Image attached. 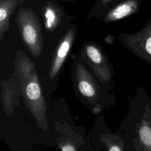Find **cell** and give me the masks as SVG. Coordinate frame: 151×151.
<instances>
[{
	"mask_svg": "<svg viewBox=\"0 0 151 151\" xmlns=\"http://www.w3.org/2000/svg\"><path fill=\"white\" fill-rule=\"evenodd\" d=\"M25 103L39 126L46 130V103L39 83L34 64L27 57L21 58L18 65Z\"/></svg>",
	"mask_w": 151,
	"mask_h": 151,
	"instance_id": "6da1fadb",
	"label": "cell"
},
{
	"mask_svg": "<svg viewBox=\"0 0 151 151\" xmlns=\"http://www.w3.org/2000/svg\"><path fill=\"white\" fill-rule=\"evenodd\" d=\"M15 21L29 51L35 57H39L42 50V27L39 17L31 8L21 7L16 14Z\"/></svg>",
	"mask_w": 151,
	"mask_h": 151,
	"instance_id": "7a4b0ae2",
	"label": "cell"
},
{
	"mask_svg": "<svg viewBox=\"0 0 151 151\" xmlns=\"http://www.w3.org/2000/svg\"><path fill=\"white\" fill-rule=\"evenodd\" d=\"M75 35V31L71 28L63 37L59 44L50 70V77L54 78L59 72L71 48Z\"/></svg>",
	"mask_w": 151,
	"mask_h": 151,
	"instance_id": "3957f363",
	"label": "cell"
},
{
	"mask_svg": "<svg viewBox=\"0 0 151 151\" xmlns=\"http://www.w3.org/2000/svg\"><path fill=\"white\" fill-rule=\"evenodd\" d=\"M77 80L78 89L84 97L97 99L99 93L96 83L81 64H78L77 67Z\"/></svg>",
	"mask_w": 151,
	"mask_h": 151,
	"instance_id": "277c9868",
	"label": "cell"
},
{
	"mask_svg": "<svg viewBox=\"0 0 151 151\" xmlns=\"http://www.w3.org/2000/svg\"><path fill=\"white\" fill-rule=\"evenodd\" d=\"M25 0H0V39L9 29L10 18L15 9Z\"/></svg>",
	"mask_w": 151,
	"mask_h": 151,
	"instance_id": "5b68a950",
	"label": "cell"
},
{
	"mask_svg": "<svg viewBox=\"0 0 151 151\" xmlns=\"http://www.w3.org/2000/svg\"><path fill=\"white\" fill-rule=\"evenodd\" d=\"M42 12L44 18V25L47 31H54L60 24L62 18V11L55 4L48 2L44 4Z\"/></svg>",
	"mask_w": 151,
	"mask_h": 151,
	"instance_id": "8992f818",
	"label": "cell"
},
{
	"mask_svg": "<svg viewBox=\"0 0 151 151\" xmlns=\"http://www.w3.org/2000/svg\"><path fill=\"white\" fill-rule=\"evenodd\" d=\"M136 8V2L127 0L110 8L104 14L103 21L111 22L122 19L131 14Z\"/></svg>",
	"mask_w": 151,
	"mask_h": 151,
	"instance_id": "52a82bcc",
	"label": "cell"
},
{
	"mask_svg": "<svg viewBox=\"0 0 151 151\" xmlns=\"http://www.w3.org/2000/svg\"><path fill=\"white\" fill-rule=\"evenodd\" d=\"M85 50L86 55L90 61L91 63L90 65L93 66L96 64L97 67H98V65H100L101 66L104 65V63H105V58L103 53L99 47L93 44H87L85 47ZM97 70H96V72Z\"/></svg>",
	"mask_w": 151,
	"mask_h": 151,
	"instance_id": "ba28073f",
	"label": "cell"
},
{
	"mask_svg": "<svg viewBox=\"0 0 151 151\" xmlns=\"http://www.w3.org/2000/svg\"><path fill=\"white\" fill-rule=\"evenodd\" d=\"M142 141L147 146H151V130L147 126L143 127L140 130Z\"/></svg>",
	"mask_w": 151,
	"mask_h": 151,
	"instance_id": "9c48e42d",
	"label": "cell"
},
{
	"mask_svg": "<svg viewBox=\"0 0 151 151\" xmlns=\"http://www.w3.org/2000/svg\"><path fill=\"white\" fill-rule=\"evenodd\" d=\"M61 150L63 151H74V150H76V148L73 145L67 144V145H63L61 147Z\"/></svg>",
	"mask_w": 151,
	"mask_h": 151,
	"instance_id": "30bf717a",
	"label": "cell"
},
{
	"mask_svg": "<svg viewBox=\"0 0 151 151\" xmlns=\"http://www.w3.org/2000/svg\"><path fill=\"white\" fill-rule=\"evenodd\" d=\"M146 48L147 50V51L151 54V37L149 38V39L147 40L146 44Z\"/></svg>",
	"mask_w": 151,
	"mask_h": 151,
	"instance_id": "8fae6325",
	"label": "cell"
},
{
	"mask_svg": "<svg viewBox=\"0 0 151 151\" xmlns=\"http://www.w3.org/2000/svg\"><path fill=\"white\" fill-rule=\"evenodd\" d=\"M109 150L110 151H120V150H121V149L117 146H112L109 149Z\"/></svg>",
	"mask_w": 151,
	"mask_h": 151,
	"instance_id": "7c38bea8",
	"label": "cell"
},
{
	"mask_svg": "<svg viewBox=\"0 0 151 151\" xmlns=\"http://www.w3.org/2000/svg\"><path fill=\"white\" fill-rule=\"evenodd\" d=\"M67 1H71V0H67Z\"/></svg>",
	"mask_w": 151,
	"mask_h": 151,
	"instance_id": "4fadbf2b",
	"label": "cell"
}]
</instances>
